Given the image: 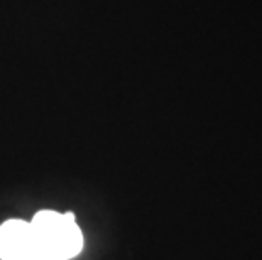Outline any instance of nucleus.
I'll return each instance as SVG.
<instances>
[{"label": "nucleus", "instance_id": "nucleus-1", "mask_svg": "<svg viewBox=\"0 0 262 260\" xmlns=\"http://www.w3.org/2000/svg\"><path fill=\"white\" fill-rule=\"evenodd\" d=\"M63 220L66 221V223H76V218H75V213H63Z\"/></svg>", "mask_w": 262, "mask_h": 260}]
</instances>
